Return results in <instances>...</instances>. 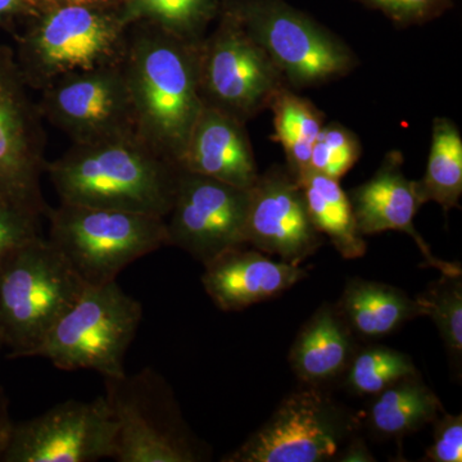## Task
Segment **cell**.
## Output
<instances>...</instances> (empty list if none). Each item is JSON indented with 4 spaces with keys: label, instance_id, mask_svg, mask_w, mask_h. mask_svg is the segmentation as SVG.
I'll return each instance as SVG.
<instances>
[{
    "label": "cell",
    "instance_id": "15",
    "mask_svg": "<svg viewBox=\"0 0 462 462\" xmlns=\"http://www.w3.org/2000/svg\"><path fill=\"white\" fill-rule=\"evenodd\" d=\"M245 245L300 264L314 256L324 238L312 224L302 188L287 167H270L249 188Z\"/></svg>",
    "mask_w": 462,
    "mask_h": 462
},
{
    "label": "cell",
    "instance_id": "2",
    "mask_svg": "<svg viewBox=\"0 0 462 462\" xmlns=\"http://www.w3.org/2000/svg\"><path fill=\"white\" fill-rule=\"evenodd\" d=\"M45 172L60 203L166 218L180 169L136 132L72 144Z\"/></svg>",
    "mask_w": 462,
    "mask_h": 462
},
{
    "label": "cell",
    "instance_id": "7",
    "mask_svg": "<svg viewBox=\"0 0 462 462\" xmlns=\"http://www.w3.org/2000/svg\"><path fill=\"white\" fill-rule=\"evenodd\" d=\"M106 400L117 424V462H197L205 447L182 418L171 388L152 369L105 378Z\"/></svg>",
    "mask_w": 462,
    "mask_h": 462
},
{
    "label": "cell",
    "instance_id": "24",
    "mask_svg": "<svg viewBox=\"0 0 462 462\" xmlns=\"http://www.w3.org/2000/svg\"><path fill=\"white\" fill-rule=\"evenodd\" d=\"M422 205L436 202L445 214L460 207L462 196V138L457 125L447 117H436L431 127V144L427 171L416 180Z\"/></svg>",
    "mask_w": 462,
    "mask_h": 462
},
{
    "label": "cell",
    "instance_id": "36",
    "mask_svg": "<svg viewBox=\"0 0 462 462\" xmlns=\"http://www.w3.org/2000/svg\"><path fill=\"white\" fill-rule=\"evenodd\" d=\"M0 346H2V342H0Z\"/></svg>",
    "mask_w": 462,
    "mask_h": 462
},
{
    "label": "cell",
    "instance_id": "22",
    "mask_svg": "<svg viewBox=\"0 0 462 462\" xmlns=\"http://www.w3.org/2000/svg\"><path fill=\"white\" fill-rule=\"evenodd\" d=\"M310 218L321 236H327L346 260L366 254L367 245L357 229L348 194L339 181L322 173L310 171L300 182Z\"/></svg>",
    "mask_w": 462,
    "mask_h": 462
},
{
    "label": "cell",
    "instance_id": "35",
    "mask_svg": "<svg viewBox=\"0 0 462 462\" xmlns=\"http://www.w3.org/2000/svg\"><path fill=\"white\" fill-rule=\"evenodd\" d=\"M12 421L9 420L7 403H5V396L0 391V451L5 446V438L8 436L9 428H11Z\"/></svg>",
    "mask_w": 462,
    "mask_h": 462
},
{
    "label": "cell",
    "instance_id": "30",
    "mask_svg": "<svg viewBox=\"0 0 462 462\" xmlns=\"http://www.w3.org/2000/svg\"><path fill=\"white\" fill-rule=\"evenodd\" d=\"M433 442L425 452L422 461H462V415L443 412L433 422Z\"/></svg>",
    "mask_w": 462,
    "mask_h": 462
},
{
    "label": "cell",
    "instance_id": "5",
    "mask_svg": "<svg viewBox=\"0 0 462 462\" xmlns=\"http://www.w3.org/2000/svg\"><path fill=\"white\" fill-rule=\"evenodd\" d=\"M54 245L88 285L114 282L125 267L167 245L165 218L60 203L48 209Z\"/></svg>",
    "mask_w": 462,
    "mask_h": 462
},
{
    "label": "cell",
    "instance_id": "29",
    "mask_svg": "<svg viewBox=\"0 0 462 462\" xmlns=\"http://www.w3.org/2000/svg\"><path fill=\"white\" fill-rule=\"evenodd\" d=\"M41 218L0 199V263L18 247L41 236Z\"/></svg>",
    "mask_w": 462,
    "mask_h": 462
},
{
    "label": "cell",
    "instance_id": "26",
    "mask_svg": "<svg viewBox=\"0 0 462 462\" xmlns=\"http://www.w3.org/2000/svg\"><path fill=\"white\" fill-rule=\"evenodd\" d=\"M418 373L412 358L384 346L356 349L342 380L356 396H375L404 376Z\"/></svg>",
    "mask_w": 462,
    "mask_h": 462
},
{
    "label": "cell",
    "instance_id": "19",
    "mask_svg": "<svg viewBox=\"0 0 462 462\" xmlns=\"http://www.w3.org/2000/svg\"><path fill=\"white\" fill-rule=\"evenodd\" d=\"M357 348L336 303L325 302L298 333L289 364L306 387L322 388L342 379Z\"/></svg>",
    "mask_w": 462,
    "mask_h": 462
},
{
    "label": "cell",
    "instance_id": "21",
    "mask_svg": "<svg viewBox=\"0 0 462 462\" xmlns=\"http://www.w3.org/2000/svg\"><path fill=\"white\" fill-rule=\"evenodd\" d=\"M366 424L374 437L401 439L416 433L445 412L439 397L422 380L420 373L397 380L373 396Z\"/></svg>",
    "mask_w": 462,
    "mask_h": 462
},
{
    "label": "cell",
    "instance_id": "33",
    "mask_svg": "<svg viewBox=\"0 0 462 462\" xmlns=\"http://www.w3.org/2000/svg\"><path fill=\"white\" fill-rule=\"evenodd\" d=\"M334 461L339 462H374L376 458L370 452L369 447L365 443L363 437L357 433L352 434L348 440L339 449Z\"/></svg>",
    "mask_w": 462,
    "mask_h": 462
},
{
    "label": "cell",
    "instance_id": "9",
    "mask_svg": "<svg viewBox=\"0 0 462 462\" xmlns=\"http://www.w3.org/2000/svg\"><path fill=\"white\" fill-rule=\"evenodd\" d=\"M357 420L322 388L293 392L260 430L223 462H324L334 460Z\"/></svg>",
    "mask_w": 462,
    "mask_h": 462
},
{
    "label": "cell",
    "instance_id": "12",
    "mask_svg": "<svg viewBox=\"0 0 462 462\" xmlns=\"http://www.w3.org/2000/svg\"><path fill=\"white\" fill-rule=\"evenodd\" d=\"M117 424L105 396L69 400L29 420L12 422L2 462H94L114 458Z\"/></svg>",
    "mask_w": 462,
    "mask_h": 462
},
{
    "label": "cell",
    "instance_id": "27",
    "mask_svg": "<svg viewBox=\"0 0 462 462\" xmlns=\"http://www.w3.org/2000/svg\"><path fill=\"white\" fill-rule=\"evenodd\" d=\"M430 316L448 355L460 363L462 356V273H442L437 282H431L427 291L416 298Z\"/></svg>",
    "mask_w": 462,
    "mask_h": 462
},
{
    "label": "cell",
    "instance_id": "32",
    "mask_svg": "<svg viewBox=\"0 0 462 462\" xmlns=\"http://www.w3.org/2000/svg\"><path fill=\"white\" fill-rule=\"evenodd\" d=\"M41 9V0H0V27L14 32L20 20H30Z\"/></svg>",
    "mask_w": 462,
    "mask_h": 462
},
{
    "label": "cell",
    "instance_id": "16",
    "mask_svg": "<svg viewBox=\"0 0 462 462\" xmlns=\"http://www.w3.org/2000/svg\"><path fill=\"white\" fill-rule=\"evenodd\" d=\"M402 167L401 152H389L372 179L346 193L358 231L363 236L401 231L411 236L418 245L425 267H433L446 275L462 273L460 263L434 256L430 245L416 230L413 220L422 203L416 190V180H410Z\"/></svg>",
    "mask_w": 462,
    "mask_h": 462
},
{
    "label": "cell",
    "instance_id": "34",
    "mask_svg": "<svg viewBox=\"0 0 462 462\" xmlns=\"http://www.w3.org/2000/svg\"><path fill=\"white\" fill-rule=\"evenodd\" d=\"M118 0H41L42 7L50 5H84V7L112 9ZM126 2V0H125Z\"/></svg>",
    "mask_w": 462,
    "mask_h": 462
},
{
    "label": "cell",
    "instance_id": "28",
    "mask_svg": "<svg viewBox=\"0 0 462 462\" xmlns=\"http://www.w3.org/2000/svg\"><path fill=\"white\" fill-rule=\"evenodd\" d=\"M361 144L351 130L340 124L322 127L312 147L310 171L340 180L361 156Z\"/></svg>",
    "mask_w": 462,
    "mask_h": 462
},
{
    "label": "cell",
    "instance_id": "3",
    "mask_svg": "<svg viewBox=\"0 0 462 462\" xmlns=\"http://www.w3.org/2000/svg\"><path fill=\"white\" fill-rule=\"evenodd\" d=\"M85 287L42 234L12 252L0 263V342L9 357H33Z\"/></svg>",
    "mask_w": 462,
    "mask_h": 462
},
{
    "label": "cell",
    "instance_id": "18",
    "mask_svg": "<svg viewBox=\"0 0 462 462\" xmlns=\"http://www.w3.org/2000/svg\"><path fill=\"white\" fill-rule=\"evenodd\" d=\"M178 167L245 189L260 175L245 124L207 106L191 129Z\"/></svg>",
    "mask_w": 462,
    "mask_h": 462
},
{
    "label": "cell",
    "instance_id": "11",
    "mask_svg": "<svg viewBox=\"0 0 462 462\" xmlns=\"http://www.w3.org/2000/svg\"><path fill=\"white\" fill-rule=\"evenodd\" d=\"M42 121L14 51L0 45V199L39 217L50 209L41 182L48 162Z\"/></svg>",
    "mask_w": 462,
    "mask_h": 462
},
{
    "label": "cell",
    "instance_id": "1",
    "mask_svg": "<svg viewBox=\"0 0 462 462\" xmlns=\"http://www.w3.org/2000/svg\"><path fill=\"white\" fill-rule=\"evenodd\" d=\"M199 42L138 21L121 60L136 134L176 166L203 108Z\"/></svg>",
    "mask_w": 462,
    "mask_h": 462
},
{
    "label": "cell",
    "instance_id": "14",
    "mask_svg": "<svg viewBox=\"0 0 462 462\" xmlns=\"http://www.w3.org/2000/svg\"><path fill=\"white\" fill-rule=\"evenodd\" d=\"M248 203L249 189L180 170L165 218L167 245L181 248L203 264L243 247Z\"/></svg>",
    "mask_w": 462,
    "mask_h": 462
},
{
    "label": "cell",
    "instance_id": "23",
    "mask_svg": "<svg viewBox=\"0 0 462 462\" xmlns=\"http://www.w3.org/2000/svg\"><path fill=\"white\" fill-rule=\"evenodd\" d=\"M269 109L273 115V139L284 149L291 178L300 182L310 172L312 147L324 127L325 115L288 87L275 94Z\"/></svg>",
    "mask_w": 462,
    "mask_h": 462
},
{
    "label": "cell",
    "instance_id": "31",
    "mask_svg": "<svg viewBox=\"0 0 462 462\" xmlns=\"http://www.w3.org/2000/svg\"><path fill=\"white\" fill-rule=\"evenodd\" d=\"M398 23L425 20L436 11L442 0H367Z\"/></svg>",
    "mask_w": 462,
    "mask_h": 462
},
{
    "label": "cell",
    "instance_id": "17",
    "mask_svg": "<svg viewBox=\"0 0 462 462\" xmlns=\"http://www.w3.org/2000/svg\"><path fill=\"white\" fill-rule=\"evenodd\" d=\"M202 284L218 309L238 312L281 296L307 278L300 264L273 261L257 249L234 248L205 264Z\"/></svg>",
    "mask_w": 462,
    "mask_h": 462
},
{
    "label": "cell",
    "instance_id": "20",
    "mask_svg": "<svg viewBox=\"0 0 462 462\" xmlns=\"http://www.w3.org/2000/svg\"><path fill=\"white\" fill-rule=\"evenodd\" d=\"M336 306L356 339L361 340L385 338L407 321L425 316L420 303L402 289L361 278L346 282Z\"/></svg>",
    "mask_w": 462,
    "mask_h": 462
},
{
    "label": "cell",
    "instance_id": "13",
    "mask_svg": "<svg viewBox=\"0 0 462 462\" xmlns=\"http://www.w3.org/2000/svg\"><path fill=\"white\" fill-rule=\"evenodd\" d=\"M42 120L74 144L135 132L129 89L121 63L66 74L41 90Z\"/></svg>",
    "mask_w": 462,
    "mask_h": 462
},
{
    "label": "cell",
    "instance_id": "10",
    "mask_svg": "<svg viewBox=\"0 0 462 462\" xmlns=\"http://www.w3.org/2000/svg\"><path fill=\"white\" fill-rule=\"evenodd\" d=\"M199 80L203 106L245 124L269 108L275 94L287 87L233 12L199 42Z\"/></svg>",
    "mask_w": 462,
    "mask_h": 462
},
{
    "label": "cell",
    "instance_id": "4",
    "mask_svg": "<svg viewBox=\"0 0 462 462\" xmlns=\"http://www.w3.org/2000/svg\"><path fill=\"white\" fill-rule=\"evenodd\" d=\"M29 21L14 51L29 89L41 91L60 76L123 60L130 27L123 12L50 5Z\"/></svg>",
    "mask_w": 462,
    "mask_h": 462
},
{
    "label": "cell",
    "instance_id": "8",
    "mask_svg": "<svg viewBox=\"0 0 462 462\" xmlns=\"http://www.w3.org/2000/svg\"><path fill=\"white\" fill-rule=\"evenodd\" d=\"M233 14L291 89L331 83L357 66L354 51L338 36L279 0L249 2Z\"/></svg>",
    "mask_w": 462,
    "mask_h": 462
},
{
    "label": "cell",
    "instance_id": "25",
    "mask_svg": "<svg viewBox=\"0 0 462 462\" xmlns=\"http://www.w3.org/2000/svg\"><path fill=\"white\" fill-rule=\"evenodd\" d=\"M124 16L130 25L138 21L161 27L184 41L199 42L205 38L217 0H126Z\"/></svg>",
    "mask_w": 462,
    "mask_h": 462
},
{
    "label": "cell",
    "instance_id": "6",
    "mask_svg": "<svg viewBox=\"0 0 462 462\" xmlns=\"http://www.w3.org/2000/svg\"><path fill=\"white\" fill-rule=\"evenodd\" d=\"M143 307L117 282L88 285L51 328L33 357L66 372L93 370L103 378L125 373V357L138 333Z\"/></svg>",
    "mask_w": 462,
    "mask_h": 462
}]
</instances>
